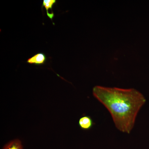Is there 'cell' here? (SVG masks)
Returning <instances> with one entry per match:
<instances>
[{
    "mask_svg": "<svg viewBox=\"0 0 149 149\" xmlns=\"http://www.w3.org/2000/svg\"><path fill=\"white\" fill-rule=\"evenodd\" d=\"M78 125L82 130H88L93 128L95 125V123L91 116L88 115H83L79 119Z\"/></svg>",
    "mask_w": 149,
    "mask_h": 149,
    "instance_id": "2",
    "label": "cell"
},
{
    "mask_svg": "<svg viewBox=\"0 0 149 149\" xmlns=\"http://www.w3.org/2000/svg\"><path fill=\"white\" fill-rule=\"evenodd\" d=\"M2 149H23L21 141L18 139H14L6 144Z\"/></svg>",
    "mask_w": 149,
    "mask_h": 149,
    "instance_id": "4",
    "label": "cell"
},
{
    "mask_svg": "<svg viewBox=\"0 0 149 149\" xmlns=\"http://www.w3.org/2000/svg\"><path fill=\"white\" fill-rule=\"evenodd\" d=\"M56 3V0H43L42 8H43V7H45V8L48 17H49L50 15L49 11L50 10L52 12H53L52 11L53 7Z\"/></svg>",
    "mask_w": 149,
    "mask_h": 149,
    "instance_id": "5",
    "label": "cell"
},
{
    "mask_svg": "<svg viewBox=\"0 0 149 149\" xmlns=\"http://www.w3.org/2000/svg\"><path fill=\"white\" fill-rule=\"evenodd\" d=\"M93 96L106 108L116 128L130 134L135 125L138 113L146 103V99L135 89H124L96 86Z\"/></svg>",
    "mask_w": 149,
    "mask_h": 149,
    "instance_id": "1",
    "label": "cell"
},
{
    "mask_svg": "<svg viewBox=\"0 0 149 149\" xmlns=\"http://www.w3.org/2000/svg\"><path fill=\"white\" fill-rule=\"evenodd\" d=\"M47 60V57L43 53H38L35 54L30 58L27 60V63L35 65H41L45 63Z\"/></svg>",
    "mask_w": 149,
    "mask_h": 149,
    "instance_id": "3",
    "label": "cell"
}]
</instances>
